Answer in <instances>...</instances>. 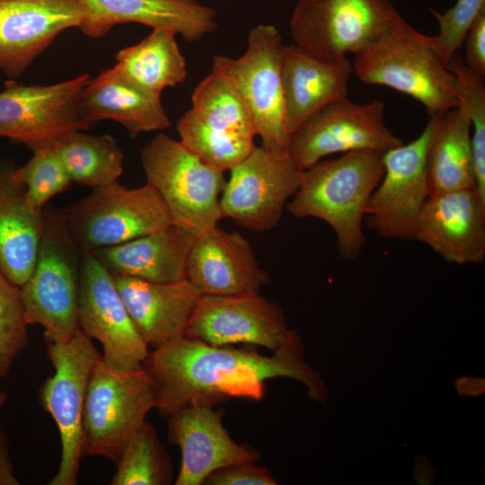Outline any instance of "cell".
<instances>
[{
	"instance_id": "25",
	"label": "cell",
	"mask_w": 485,
	"mask_h": 485,
	"mask_svg": "<svg viewBox=\"0 0 485 485\" xmlns=\"http://www.w3.org/2000/svg\"><path fill=\"white\" fill-rule=\"evenodd\" d=\"M80 105L84 116L93 123L115 120L132 138L172 126L161 96L140 88L115 66L91 78L83 89Z\"/></svg>"
},
{
	"instance_id": "39",
	"label": "cell",
	"mask_w": 485,
	"mask_h": 485,
	"mask_svg": "<svg viewBox=\"0 0 485 485\" xmlns=\"http://www.w3.org/2000/svg\"><path fill=\"white\" fill-rule=\"evenodd\" d=\"M6 399H7L6 392L4 391L0 392V412L5 403Z\"/></svg>"
},
{
	"instance_id": "8",
	"label": "cell",
	"mask_w": 485,
	"mask_h": 485,
	"mask_svg": "<svg viewBox=\"0 0 485 485\" xmlns=\"http://www.w3.org/2000/svg\"><path fill=\"white\" fill-rule=\"evenodd\" d=\"M401 18L390 0H297L290 34L308 54L338 60L360 53Z\"/></svg>"
},
{
	"instance_id": "16",
	"label": "cell",
	"mask_w": 485,
	"mask_h": 485,
	"mask_svg": "<svg viewBox=\"0 0 485 485\" xmlns=\"http://www.w3.org/2000/svg\"><path fill=\"white\" fill-rule=\"evenodd\" d=\"M79 328L102 348L103 362L117 371L143 367L148 347L136 330L112 274L93 252H83Z\"/></svg>"
},
{
	"instance_id": "20",
	"label": "cell",
	"mask_w": 485,
	"mask_h": 485,
	"mask_svg": "<svg viewBox=\"0 0 485 485\" xmlns=\"http://www.w3.org/2000/svg\"><path fill=\"white\" fill-rule=\"evenodd\" d=\"M187 279L202 295L260 293L269 283L249 242L238 232L217 225L198 235L187 261Z\"/></svg>"
},
{
	"instance_id": "32",
	"label": "cell",
	"mask_w": 485,
	"mask_h": 485,
	"mask_svg": "<svg viewBox=\"0 0 485 485\" xmlns=\"http://www.w3.org/2000/svg\"><path fill=\"white\" fill-rule=\"evenodd\" d=\"M181 142L204 163L225 172L242 161L256 146L252 138L213 135L190 109L179 119Z\"/></svg>"
},
{
	"instance_id": "35",
	"label": "cell",
	"mask_w": 485,
	"mask_h": 485,
	"mask_svg": "<svg viewBox=\"0 0 485 485\" xmlns=\"http://www.w3.org/2000/svg\"><path fill=\"white\" fill-rule=\"evenodd\" d=\"M31 159L15 167L14 177L24 185L30 205L43 210L55 195L66 190L72 182L51 146L34 149Z\"/></svg>"
},
{
	"instance_id": "9",
	"label": "cell",
	"mask_w": 485,
	"mask_h": 485,
	"mask_svg": "<svg viewBox=\"0 0 485 485\" xmlns=\"http://www.w3.org/2000/svg\"><path fill=\"white\" fill-rule=\"evenodd\" d=\"M152 409L154 393L145 369L117 371L101 357L85 396L83 454L102 456L117 464L126 445Z\"/></svg>"
},
{
	"instance_id": "34",
	"label": "cell",
	"mask_w": 485,
	"mask_h": 485,
	"mask_svg": "<svg viewBox=\"0 0 485 485\" xmlns=\"http://www.w3.org/2000/svg\"><path fill=\"white\" fill-rule=\"evenodd\" d=\"M21 287L0 267V378H5L15 358L29 343Z\"/></svg>"
},
{
	"instance_id": "21",
	"label": "cell",
	"mask_w": 485,
	"mask_h": 485,
	"mask_svg": "<svg viewBox=\"0 0 485 485\" xmlns=\"http://www.w3.org/2000/svg\"><path fill=\"white\" fill-rule=\"evenodd\" d=\"M87 15L80 31L101 38L121 23L136 22L174 31L189 42L218 29L215 9L197 0H81Z\"/></svg>"
},
{
	"instance_id": "27",
	"label": "cell",
	"mask_w": 485,
	"mask_h": 485,
	"mask_svg": "<svg viewBox=\"0 0 485 485\" xmlns=\"http://www.w3.org/2000/svg\"><path fill=\"white\" fill-rule=\"evenodd\" d=\"M471 131L463 99L458 107L437 118L427 158L428 197L475 189Z\"/></svg>"
},
{
	"instance_id": "4",
	"label": "cell",
	"mask_w": 485,
	"mask_h": 485,
	"mask_svg": "<svg viewBox=\"0 0 485 485\" xmlns=\"http://www.w3.org/2000/svg\"><path fill=\"white\" fill-rule=\"evenodd\" d=\"M83 251L60 210H44L33 269L20 287L29 324L44 329L47 342L68 341L80 329L78 295Z\"/></svg>"
},
{
	"instance_id": "33",
	"label": "cell",
	"mask_w": 485,
	"mask_h": 485,
	"mask_svg": "<svg viewBox=\"0 0 485 485\" xmlns=\"http://www.w3.org/2000/svg\"><path fill=\"white\" fill-rule=\"evenodd\" d=\"M447 67L457 77L471 120V144L474 163L475 190L485 204V76L471 70L456 53Z\"/></svg>"
},
{
	"instance_id": "13",
	"label": "cell",
	"mask_w": 485,
	"mask_h": 485,
	"mask_svg": "<svg viewBox=\"0 0 485 485\" xmlns=\"http://www.w3.org/2000/svg\"><path fill=\"white\" fill-rule=\"evenodd\" d=\"M438 117H429L420 135L383 154L384 172L372 193L364 222L386 239H413L428 198L427 158Z\"/></svg>"
},
{
	"instance_id": "6",
	"label": "cell",
	"mask_w": 485,
	"mask_h": 485,
	"mask_svg": "<svg viewBox=\"0 0 485 485\" xmlns=\"http://www.w3.org/2000/svg\"><path fill=\"white\" fill-rule=\"evenodd\" d=\"M283 47L277 27L261 23L249 31L241 57L212 59V70L225 76L245 102L261 146L273 152H287L290 139L281 77Z\"/></svg>"
},
{
	"instance_id": "31",
	"label": "cell",
	"mask_w": 485,
	"mask_h": 485,
	"mask_svg": "<svg viewBox=\"0 0 485 485\" xmlns=\"http://www.w3.org/2000/svg\"><path fill=\"white\" fill-rule=\"evenodd\" d=\"M173 481L171 457L154 427L145 421L117 463L111 485H168Z\"/></svg>"
},
{
	"instance_id": "18",
	"label": "cell",
	"mask_w": 485,
	"mask_h": 485,
	"mask_svg": "<svg viewBox=\"0 0 485 485\" xmlns=\"http://www.w3.org/2000/svg\"><path fill=\"white\" fill-rule=\"evenodd\" d=\"M207 403H190L168 416V440L181 452L175 485H203L214 471L258 463L260 452L236 443L222 422V413Z\"/></svg>"
},
{
	"instance_id": "14",
	"label": "cell",
	"mask_w": 485,
	"mask_h": 485,
	"mask_svg": "<svg viewBox=\"0 0 485 485\" xmlns=\"http://www.w3.org/2000/svg\"><path fill=\"white\" fill-rule=\"evenodd\" d=\"M186 337L213 346L247 344L273 352L301 349L282 309L256 292L201 295L189 321Z\"/></svg>"
},
{
	"instance_id": "2",
	"label": "cell",
	"mask_w": 485,
	"mask_h": 485,
	"mask_svg": "<svg viewBox=\"0 0 485 485\" xmlns=\"http://www.w3.org/2000/svg\"><path fill=\"white\" fill-rule=\"evenodd\" d=\"M384 172L383 153L357 150L321 160L302 171L301 181L286 208L297 218L315 217L334 231L340 257H359L368 200Z\"/></svg>"
},
{
	"instance_id": "22",
	"label": "cell",
	"mask_w": 485,
	"mask_h": 485,
	"mask_svg": "<svg viewBox=\"0 0 485 485\" xmlns=\"http://www.w3.org/2000/svg\"><path fill=\"white\" fill-rule=\"evenodd\" d=\"M132 322L149 348H159L186 335L202 295L187 278L157 283L112 275Z\"/></svg>"
},
{
	"instance_id": "11",
	"label": "cell",
	"mask_w": 485,
	"mask_h": 485,
	"mask_svg": "<svg viewBox=\"0 0 485 485\" xmlns=\"http://www.w3.org/2000/svg\"><path fill=\"white\" fill-rule=\"evenodd\" d=\"M89 74L48 85L8 80L0 91V137L31 151L51 146L66 133L94 126L83 113L81 95Z\"/></svg>"
},
{
	"instance_id": "3",
	"label": "cell",
	"mask_w": 485,
	"mask_h": 485,
	"mask_svg": "<svg viewBox=\"0 0 485 485\" xmlns=\"http://www.w3.org/2000/svg\"><path fill=\"white\" fill-rule=\"evenodd\" d=\"M357 77L418 101L429 117L458 107L463 93L455 75L403 18L355 56Z\"/></svg>"
},
{
	"instance_id": "7",
	"label": "cell",
	"mask_w": 485,
	"mask_h": 485,
	"mask_svg": "<svg viewBox=\"0 0 485 485\" xmlns=\"http://www.w3.org/2000/svg\"><path fill=\"white\" fill-rule=\"evenodd\" d=\"M60 213L83 252L124 243L172 224L162 198L148 183L128 189L115 181L94 188Z\"/></svg>"
},
{
	"instance_id": "12",
	"label": "cell",
	"mask_w": 485,
	"mask_h": 485,
	"mask_svg": "<svg viewBox=\"0 0 485 485\" xmlns=\"http://www.w3.org/2000/svg\"><path fill=\"white\" fill-rule=\"evenodd\" d=\"M380 100L357 103L348 97L334 101L305 120L290 137L287 153L306 170L324 157L357 150L380 153L403 144L385 124Z\"/></svg>"
},
{
	"instance_id": "10",
	"label": "cell",
	"mask_w": 485,
	"mask_h": 485,
	"mask_svg": "<svg viewBox=\"0 0 485 485\" xmlns=\"http://www.w3.org/2000/svg\"><path fill=\"white\" fill-rule=\"evenodd\" d=\"M54 374L42 384L40 399L55 420L61 441L58 472L49 485H75L83 457V414L88 384L101 354L81 329L66 342L48 343Z\"/></svg>"
},
{
	"instance_id": "28",
	"label": "cell",
	"mask_w": 485,
	"mask_h": 485,
	"mask_svg": "<svg viewBox=\"0 0 485 485\" xmlns=\"http://www.w3.org/2000/svg\"><path fill=\"white\" fill-rule=\"evenodd\" d=\"M169 29H153L137 44L119 50L115 66L132 83L160 95L166 87L182 84L188 77L187 63Z\"/></svg>"
},
{
	"instance_id": "23",
	"label": "cell",
	"mask_w": 485,
	"mask_h": 485,
	"mask_svg": "<svg viewBox=\"0 0 485 485\" xmlns=\"http://www.w3.org/2000/svg\"><path fill=\"white\" fill-rule=\"evenodd\" d=\"M353 73V65L348 57L323 60L294 44L284 45L281 77L290 137L320 110L348 97V85Z\"/></svg>"
},
{
	"instance_id": "26",
	"label": "cell",
	"mask_w": 485,
	"mask_h": 485,
	"mask_svg": "<svg viewBox=\"0 0 485 485\" xmlns=\"http://www.w3.org/2000/svg\"><path fill=\"white\" fill-rule=\"evenodd\" d=\"M13 160L0 159V267L22 287L31 275L40 241L44 209L33 208L14 177Z\"/></svg>"
},
{
	"instance_id": "24",
	"label": "cell",
	"mask_w": 485,
	"mask_h": 485,
	"mask_svg": "<svg viewBox=\"0 0 485 485\" xmlns=\"http://www.w3.org/2000/svg\"><path fill=\"white\" fill-rule=\"evenodd\" d=\"M190 230L171 224L165 228L93 253L112 275L167 283L186 278L187 261L197 239Z\"/></svg>"
},
{
	"instance_id": "19",
	"label": "cell",
	"mask_w": 485,
	"mask_h": 485,
	"mask_svg": "<svg viewBox=\"0 0 485 485\" xmlns=\"http://www.w3.org/2000/svg\"><path fill=\"white\" fill-rule=\"evenodd\" d=\"M413 239L449 262L482 264L485 260V204L474 188L428 197Z\"/></svg>"
},
{
	"instance_id": "36",
	"label": "cell",
	"mask_w": 485,
	"mask_h": 485,
	"mask_svg": "<svg viewBox=\"0 0 485 485\" xmlns=\"http://www.w3.org/2000/svg\"><path fill=\"white\" fill-rule=\"evenodd\" d=\"M485 11V0H457L453 7L443 13L434 8L429 12L436 20L438 33L424 34V40L438 57L447 66L457 53L476 18Z\"/></svg>"
},
{
	"instance_id": "38",
	"label": "cell",
	"mask_w": 485,
	"mask_h": 485,
	"mask_svg": "<svg viewBox=\"0 0 485 485\" xmlns=\"http://www.w3.org/2000/svg\"><path fill=\"white\" fill-rule=\"evenodd\" d=\"M463 42L464 64L473 72L485 76V11L473 22Z\"/></svg>"
},
{
	"instance_id": "1",
	"label": "cell",
	"mask_w": 485,
	"mask_h": 485,
	"mask_svg": "<svg viewBox=\"0 0 485 485\" xmlns=\"http://www.w3.org/2000/svg\"><path fill=\"white\" fill-rule=\"evenodd\" d=\"M300 350L281 349L267 357L250 348L213 346L184 336L148 353L143 368L154 409L168 417L190 403L216 406L232 397L259 401L265 382L275 377L302 381L313 396H321V382Z\"/></svg>"
},
{
	"instance_id": "29",
	"label": "cell",
	"mask_w": 485,
	"mask_h": 485,
	"mask_svg": "<svg viewBox=\"0 0 485 485\" xmlns=\"http://www.w3.org/2000/svg\"><path fill=\"white\" fill-rule=\"evenodd\" d=\"M71 181L93 189L115 181L123 173L124 154L110 135L75 130L52 145Z\"/></svg>"
},
{
	"instance_id": "5",
	"label": "cell",
	"mask_w": 485,
	"mask_h": 485,
	"mask_svg": "<svg viewBox=\"0 0 485 485\" xmlns=\"http://www.w3.org/2000/svg\"><path fill=\"white\" fill-rule=\"evenodd\" d=\"M140 161L151 185L165 204L172 224L197 236L223 218L220 194L224 172L204 163L181 141L157 134L141 151Z\"/></svg>"
},
{
	"instance_id": "37",
	"label": "cell",
	"mask_w": 485,
	"mask_h": 485,
	"mask_svg": "<svg viewBox=\"0 0 485 485\" xmlns=\"http://www.w3.org/2000/svg\"><path fill=\"white\" fill-rule=\"evenodd\" d=\"M273 475L257 463L225 466L211 472L203 485H276Z\"/></svg>"
},
{
	"instance_id": "17",
	"label": "cell",
	"mask_w": 485,
	"mask_h": 485,
	"mask_svg": "<svg viewBox=\"0 0 485 485\" xmlns=\"http://www.w3.org/2000/svg\"><path fill=\"white\" fill-rule=\"evenodd\" d=\"M87 15L81 0H0V69L16 80L64 31Z\"/></svg>"
},
{
	"instance_id": "30",
	"label": "cell",
	"mask_w": 485,
	"mask_h": 485,
	"mask_svg": "<svg viewBox=\"0 0 485 485\" xmlns=\"http://www.w3.org/2000/svg\"><path fill=\"white\" fill-rule=\"evenodd\" d=\"M191 110L214 134L254 138L257 130L251 113L234 86L213 71L195 88Z\"/></svg>"
},
{
	"instance_id": "15",
	"label": "cell",
	"mask_w": 485,
	"mask_h": 485,
	"mask_svg": "<svg viewBox=\"0 0 485 485\" xmlns=\"http://www.w3.org/2000/svg\"><path fill=\"white\" fill-rule=\"evenodd\" d=\"M230 171L220 196L223 217L257 232L277 226L302 176L288 153L255 146Z\"/></svg>"
}]
</instances>
